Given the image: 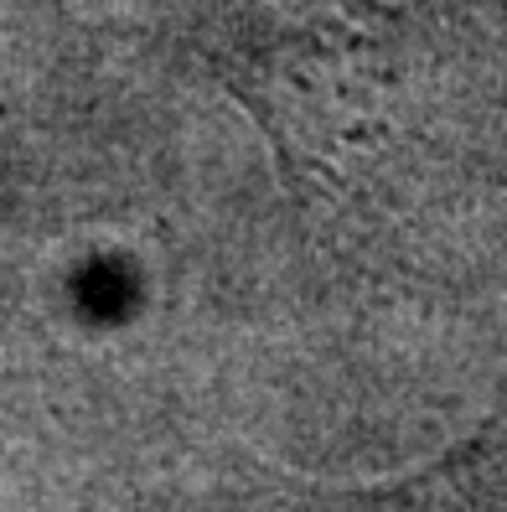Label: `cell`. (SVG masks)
Returning <instances> with one entry per match:
<instances>
[{
	"instance_id": "6da1fadb",
	"label": "cell",
	"mask_w": 507,
	"mask_h": 512,
	"mask_svg": "<svg viewBox=\"0 0 507 512\" xmlns=\"http://www.w3.org/2000/svg\"><path fill=\"white\" fill-rule=\"evenodd\" d=\"M197 47L290 176H321L378 130L404 57L399 0H202Z\"/></svg>"
}]
</instances>
